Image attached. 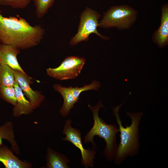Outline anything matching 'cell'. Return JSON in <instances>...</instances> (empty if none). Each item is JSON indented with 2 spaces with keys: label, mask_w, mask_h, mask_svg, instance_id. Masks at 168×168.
<instances>
[{
  "label": "cell",
  "mask_w": 168,
  "mask_h": 168,
  "mask_svg": "<svg viewBox=\"0 0 168 168\" xmlns=\"http://www.w3.org/2000/svg\"><path fill=\"white\" fill-rule=\"evenodd\" d=\"M15 137L13 125L11 121H7L0 126V146L2 144L3 139L6 140L10 142L13 152L19 155L20 149Z\"/></svg>",
  "instance_id": "5bb4252c"
},
{
  "label": "cell",
  "mask_w": 168,
  "mask_h": 168,
  "mask_svg": "<svg viewBox=\"0 0 168 168\" xmlns=\"http://www.w3.org/2000/svg\"><path fill=\"white\" fill-rule=\"evenodd\" d=\"M138 14L136 10L127 5L113 6L104 13L98 26L115 27L120 30L128 29L135 23Z\"/></svg>",
  "instance_id": "277c9868"
},
{
  "label": "cell",
  "mask_w": 168,
  "mask_h": 168,
  "mask_svg": "<svg viewBox=\"0 0 168 168\" xmlns=\"http://www.w3.org/2000/svg\"><path fill=\"white\" fill-rule=\"evenodd\" d=\"M122 104L113 108V114L119 125L120 133V142L117 146L114 157L115 162L117 164H120L128 156H134L138 152L139 147L138 127L141 117L143 115L142 113L139 112H127L126 114L131 118L132 122L130 126L124 127L119 114Z\"/></svg>",
  "instance_id": "7a4b0ae2"
},
{
  "label": "cell",
  "mask_w": 168,
  "mask_h": 168,
  "mask_svg": "<svg viewBox=\"0 0 168 168\" xmlns=\"http://www.w3.org/2000/svg\"><path fill=\"white\" fill-rule=\"evenodd\" d=\"M89 107L92 111L94 123L90 130L85 136L84 141L85 143L91 142L93 148H96L94 141L95 136H98L103 138L106 143V146L104 154L108 161L114 158L117 146L116 140V134L119 132V128L114 124H107L101 118L98 114L100 109L103 107L101 100L96 106Z\"/></svg>",
  "instance_id": "3957f363"
},
{
  "label": "cell",
  "mask_w": 168,
  "mask_h": 168,
  "mask_svg": "<svg viewBox=\"0 0 168 168\" xmlns=\"http://www.w3.org/2000/svg\"><path fill=\"white\" fill-rule=\"evenodd\" d=\"M85 61L83 58L68 56L65 58L58 67L47 69V72L48 75L56 79H72L80 74Z\"/></svg>",
  "instance_id": "8992f818"
},
{
  "label": "cell",
  "mask_w": 168,
  "mask_h": 168,
  "mask_svg": "<svg viewBox=\"0 0 168 168\" xmlns=\"http://www.w3.org/2000/svg\"><path fill=\"white\" fill-rule=\"evenodd\" d=\"M100 86L99 82L94 80L89 85H85L82 87H78L77 86L73 87L71 86V89L74 97L78 100L79 99V96L82 92L91 90H97Z\"/></svg>",
  "instance_id": "d6986e66"
},
{
  "label": "cell",
  "mask_w": 168,
  "mask_h": 168,
  "mask_svg": "<svg viewBox=\"0 0 168 168\" xmlns=\"http://www.w3.org/2000/svg\"><path fill=\"white\" fill-rule=\"evenodd\" d=\"M152 39L160 48H162L168 45V7L167 4L162 7L161 24L158 29L153 34Z\"/></svg>",
  "instance_id": "30bf717a"
},
{
  "label": "cell",
  "mask_w": 168,
  "mask_h": 168,
  "mask_svg": "<svg viewBox=\"0 0 168 168\" xmlns=\"http://www.w3.org/2000/svg\"><path fill=\"white\" fill-rule=\"evenodd\" d=\"M53 88L55 91L59 92L63 98V104L59 111L62 116H65L69 113L70 110L74 107V104L78 101L74 97L70 86L66 87L62 86L59 84H55L54 85Z\"/></svg>",
  "instance_id": "4fadbf2b"
},
{
  "label": "cell",
  "mask_w": 168,
  "mask_h": 168,
  "mask_svg": "<svg viewBox=\"0 0 168 168\" xmlns=\"http://www.w3.org/2000/svg\"><path fill=\"white\" fill-rule=\"evenodd\" d=\"M0 94L4 100L14 106L16 105L17 101L14 86H0Z\"/></svg>",
  "instance_id": "ac0fdd59"
},
{
  "label": "cell",
  "mask_w": 168,
  "mask_h": 168,
  "mask_svg": "<svg viewBox=\"0 0 168 168\" xmlns=\"http://www.w3.org/2000/svg\"><path fill=\"white\" fill-rule=\"evenodd\" d=\"M15 80L12 68L7 65L0 66V86H14Z\"/></svg>",
  "instance_id": "2e32d148"
},
{
  "label": "cell",
  "mask_w": 168,
  "mask_h": 168,
  "mask_svg": "<svg viewBox=\"0 0 168 168\" xmlns=\"http://www.w3.org/2000/svg\"><path fill=\"white\" fill-rule=\"evenodd\" d=\"M0 162L6 168H30L32 164L30 162L20 160L13 153L6 145L0 146Z\"/></svg>",
  "instance_id": "8fae6325"
},
{
  "label": "cell",
  "mask_w": 168,
  "mask_h": 168,
  "mask_svg": "<svg viewBox=\"0 0 168 168\" xmlns=\"http://www.w3.org/2000/svg\"><path fill=\"white\" fill-rule=\"evenodd\" d=\"M100 17V14L96 11L89 8H86L81 14L77 32L71 39L70 44L74 45L82 41H86L92 33L104 40H108V37L101 35L97 30Z\"/></svg>",
  "instance_id": "5b68a950"
},
{
  "label": "cell",
  "mask_w": 168,
  "mask_h": 168,
  "mask_svg": "<svg viewBox=\"0 0 168 168\" xmlns=\"http://www.w3.org/2000/svg\"><path fill=\"white\" fill-rule=\"evenodd\" d=\"M44 29L40 25H31L19 16H3L0 11V42L19 49L38 45L43 39Z\"/></svg>",
  "instance_id": "6da1fadb"
},
{
  "label": "cell",
  "mask_w": 168,
  "mask_h": 168,
  "mask_svg": "<svg viewBox=\"0 0 168 168\" xmlns=\"http://www.w3.org/2000/svg\"><path fill=\"white\" fill-rule=\"evenodd\" d=\"M55 0H33L35 13L39 19L43 17L51 7Z\"/></svg>",
  "instance_id": "e0dca14e"
},
{
  "label": "cell",
  "mask_w": 168,
  "mask_h": 168,
  "mask_svg": "<svg viewBox=\"0 0 168 168\" xmlns=\"http://www.w3.org/2000/svg\"><path fill=\"white\" fill-rule=\"evenodd\" d=\"M12 71L16 80L17 81L24 94L29 101L33 110L39 107L44 101V97L41 92L34 91L30 87L32 78L27 74L12 69Z\"/></svg>",
  "instance_id": "ba28073f"
},
{
  "label": "cell",
  "mask_w": 168,
  "mask_h": 168,
  "mask_svg": "<svg viewBox=\"0 0 168 168\" xmlns=\"http://www.w3.org/2000/svg\"><path fill=\"white\" fill-rule=\"evenodd\" d=\"M47 168H68L69 161L65 156L48 148L46 156Z\"/></svg>",
  "instance_id": "9a60e30c"
},
{
  "label": "cell",
  "mask_w": 168,
  "mask_h": 168,
  "mask_svg": "<svg viewBox=\"0 0 168 168\" xmlns=\"http://www.w3.org/2000/svg\"><path fill=\"white\" fill-rule=\"evenodd\" d=\"M20 50L13 46L0 44V66L7 65L11 68L26 74L18 63L17 56Z\"/></svg>",
  "instance_id": "9c48e42d"
},
{
  "label": "cell",
  "mask_w": 168,
  "mask_h": 168,
  "mask_svg": "<svg viewBox=\"0 0 168 168\" xmlns=\"http://www.w3.org/2000/svg\"><path fill=\"white\" fill-rule=\"evenodd\" d=\"M71 121L70 119L65 122V126L63 131L66 135L63 138L64 141H68L80 150L82 155V164L86 167L93 166V160L96 154L93 150L85 149L84 148L81 141V133L80 131L73 128L71 126Z\"/></svg>",
  "instance_id": "52a82bcc"
},
{
  "label": "cell",
  "mask_w": 168,
  "mask_h": 168,
  "mask_svg": "<svg viewBox=\"0 0 168 168\" xmlns=\"http://www.w3.org/2000/svg\"><path fill=\"white\" fill-rule=\"evenodd\" d=\"M14 86L17 103L13 109V115L15 117H19L22 114H29L33 112L30 103L27 99L20 87L17 81L15 79Z\"/></svg>",
  "instance_id": "7c38bea8"
},
{
  "label": "cell",
  "mask_w": 168,
  "mask_h": 168,
  "mask_svg": "<svg viewBox=\"0 0 168 168\" xmlns=\"http://www.w3.org/2000/svg\"><path fill=\"white\" fill-rule=\"evenodd\" d=\"M32 0H0V4L15 9L26 8Z\"/></svg>",
  "instance_id": "ffe728a7"
}]
</instances>
